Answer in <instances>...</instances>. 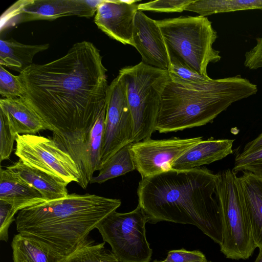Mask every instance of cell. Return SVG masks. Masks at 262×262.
Wrapping results in <instances>:
<instances>
[{"mask_svg": "<svg viewBox=\"0 0 262 262\" xmlns=\"http://www.w3.org/2000/svg\"><path fill=\"white\" fill-rule=\"evenodd\" d=\"M106 71L99 50L82 41L61 57L33 63L18 75L24 89L20 98L52 132L53 141L71 156L80 174L92 130L106 106Z\"/></svg>", "mask_w": 262, "mask_h": 262, "instance_id": "cell-1", "label": "cell"}, {"mask_svg": "<svg viewBox=\"0 0 262 262\" xmlns=\"http://www.w3.org/2000/svg\"><path fill=\"white\" fill-rule=\"evenodd\" d=\"M217 174L206 167L168 170L141 178L139 205L148 222L166 221L196 226L219 245L222 222L215 195Z\"/></svg>", "mask_w": 262, "mask_h": 262, "instance_id": "cell-2", "label": "cell"}, {"mask_svg": "<svg viewBox=\"0 0 262 262\" xmlns=\"http://www.w3.org/2000/svg\"><path fill=\"white\" fill-rule=\"evenodd\" d=\"M121 204L119 199L94 194H69L19 210L15 220L16 230L61 259L74 252Z\"/></svg>", "mask_w": 262, "mask_h": 262, "instance_id": "cell-3", "label": "cell"}, {"mask_svg": "<svg viewBox=\"0 0 262 262\" xmlns=\"http://www.w3.org/2000/svg\"><path fill=\"white\" fill-rule=\"evenodd\" d=\"M257 85L241 75L211 79L194 87L171 81L161 96L156 130H183L212 122L232 103L256 94Z\"/></svg>", "mask_w": 262, "mask_h": 262, "instance_id": "cell-4", "label": "cell"}, {"mask_svg": "<svg viewBox=\"0 0 262 262\" xmlns=\"http://www.w3.org/2000/svg\"><path fill=\"white\" fill-rule=\"evenodd\" d=\"M162 32L169 60L183 62L198 73L208 76L207 67L221 59L213 48L216 31L207 17L180 16L156 20Z\"/></svg>", "mask_w": 262, "mask_h": 262, "instance_id": "cell-5", "label": "cell"}, {"mask_svg": "<svg viewBox=\"0 0 262 262\" xmlns=\"http://www.w3.org/2000/svg\"><path fill=\"white\" fill-rule=\"evenodd\" d=\"M126 86L133 122V143L150 138L156 130L162 94L171 80L167 70L141 61L119 71Z\"/></svg>", "mask_w": 262, "mask_h": 262, "instance_id": "cell-6", "label": "cell"}, {"mask_svg": "<svg viewBox=\"0 0 262 262\" xmlns=\"http://www.w3.org/2000/svg\"><path fill=\"white\" fill-rule=\"evenodd\" d=\"M215 195L222 218L221 252L227 258H249L257 248L236 173L227 169L217 173Z\"/></svg>", "mask_w": 262, "mask_h": 262, "instance_id": "cell-7", "label": "cell"}, {"mask_svg": "<svg viewBox=\"0 0 262 262\" xmlns=\"http://www.w3.org/2000/svg\"><path fill=\"white\" fill-rule=\"evenodd\" d=\"M147 222L146 214L138 204L130 212L113 211L96 229L120 262H150L152 250L146 239Z\"/></svg>", "mask_w": 262, "mask_h": 262, "instance_id": "cell-8", "label": "cell"}, {"mask_svg": "<svg viewBox=\"0 0 262 262\" xmlns=\"http://www.w3.org/2000/svg\"><path fill=\"white\" fill-rule=\"evenodd\" d=\"M15 155L26 165L51 174L68 184H79L78 168L70 155L52 139L35 135L16 136Z\"/></svg>", "mask_w": 262, "mask_h": 262, "instance_id": "cell-9", "label": "cell"}, {"mask_svg": "<svg viewBox=\"0 0 262 262\" xmlns=\"http://www.w3.org/2000/svg\"><path fill=\"white\" fill-rule=\"evenodd\" d=\"M102 0H19L1 15V32L27 21L95 15Z\"/></svg>", "mask_w": 262, "mask_h": 262, "instance_id": "cell-10", "label": "cell"}, {"mask_svg": "<svg viewBox=\"0 0 262 262\" xmlns=\"http://www.w3.org/2000/svg\"><path fill=\"white\" fill-rule=\"evenodd\" d=\"M132 143L133 119L127 100L125 84L119 74L107 89L100 167L120 148Z\"/></svg>", "mask_w": 262, "mask_h": 262, "instance_id": "cell-11", "label": "cell"}, {"mask_svg": "<svg viewBox=\"0 0 262 262\" xmlns=\"http://www.w3.org/2000/svg\"><path fill=\"white\" fill-rule=\"evenodd\" d=\"M203 137L153 140L132 143L130 151L133 163L141 178L154 176L171 168L172 163Z\"/></svg>", "mask_w": 262, "mask_h": 262, "instance_id": "cell-12", "label": "cell"}, {"mask_svg": "<svg viewBox=\"0 0 262 262\" xmlns=\"http://www.w3.org/2000/svg\"><path fill=\"white\" fill-rule=\"evenodd\" d=\"M138 4L125 1L102 0L94 17L97 27L110 38L133 46L135 17Z\"/></svg>", "mask_w": 262, "mask_h": 262, "instance_id": "cell-13", "label": "cell"}, {"mask_svg": "<svg viewBox=\"0 0 262 262\" xmlns=\"http://www.w3.org/2000/svg\"><path fill=\"white\" fill-rule=\"evenodd\" d=\"M133 46L142 57L144 64L168 70L169 57L164 40L156 20L142 11L136 13L133 34Z\"/></svg>", "mask_w": 262, "mask_h": 262, "instance_id": "cell-14", "label": "cell"}, {"mask_svg": "<svg viewBox=\"0 0 262 262\" xmlns=\"http://www.w3.org/2000/svg\"><path fill=\"white\" fill-rule=\"evenodd\" d=\"M233 139L210 138L189 149L172 164L174 169H189L222 160L232 154Z\"/></svg>", "mask_w": 262, "mask_h": 262, "instance_id": "cell-15", "label": "cell"}, {"mask_svg": "<svg viewBox=\"0 0 262 262\" xmlns=\"http://www.w3.org/2000/svg\"><path fill=\"white\" fill-rule=\"evenodd\" d=\"M238 180L253 241L257 248L262 249V179L251 172L242 171Z\"/></svg>", "mask_w": 262, "mask_h": 262, "instance_id": "cell-16", "label": "cell"}, {"mask_svg": "<svg viewBox=\"0 0 262 262\" xmlns=\"http://www.w3.org/2000/svg\"><path fill=\"white\" fill-rule=\"evenodd\" d=\"M0 200L12 205L17 213L46 201L37 190L8 166L0 170Z\"/></svg>", "mask_w": 262, "mask_h": 262, "instance_id": "cell-17", "label": "cell"}, {"mask_svg": "<svg viewBox=\"0 0 262 262\" xmlns=\"http://www.w3.org/2000/svg\"><path fill=\"white\" fill-rule=\"evenodd\" d=\"M0 109L6 114L16 136L35 135L46 129L40 117L21 98H1Z\"/></svg>", "mask_w": 262, "mask_h": 262, "instance_id": "cell-18", "label": "cell"}, {"mask_svg": "<svg viewBox=\"0 0 262 262\" xmlns=\"http://www.w3.org/2000/svg\"><path fill=\"white\" fill-rule=\"evenodd\" d=\"M8 167L37 190L46 201L57 200L69 194L67 184L44 171L26 165L19 160Z\"/></svg>", "mask_w": 262, "mask_h": 262, "instance_id": "cell-19", "label": "cell"}, {"mask_svg": "<svg viewBox=\"0 0 262 262\" xmlns=\"http://www.w3.org/2000/svg\"><path fill=\"white\" fill-rule=\"evenodd\" d=\"M49 44L30 45L13 39L0 40V65L20 73L33 63L34 56L47 50Z\"/></svg>", "mask_w": 262, "mask_h": 262, "instance_id": "cell-20", "label": "cell"}, {"mask_svg": "<svg viewBox=\"0 0 262 262\" xmlns=\"http://www.w3.org/2000/svg\"><path fill=\"white\" fill-rule=\"evenodd\" d=\"M248 10H262V0H197L193 1L185 9L204 17Z\"/></svg>", "mask_w": 262, "mask_h": 262, "instance_id": "cell-21", "label": "cell"}, {"mask_svg": "<svg viewBox=\"0 0 262 262\" xmlns=\"http://www.w3.org/2000/svg\"><path fill=\"white\" fill-rule=\"evenodd\" d=\"M131 145H126L111 157L101 166L98 174L93 177L90 184H101L135 170L130 151Z\"/></svg>", "mask_w": 262, "mask_h": 262, "instance_id": "cell-22", "label": "cell"}, {"mask_svg": "<svg viewBox=\"0 0 262 262\" xmlns=\"http://www.w3.org/2000/svg\"><path fill=\"white\" fill-rule=\"evenodd\" d=\"M11 247L13 262H58L61 260L19 233L14 236Z\"/></svg>", "mask_w": 262, "mask_h": 262, "instance_id": "cell-23", "label": "cell"}, {"mask_svg": "<svg viewBox=\"0 0 262 262\" xmlns=\"http://www.w3.org/2000/svg\"><path fill=\"white\" fill-rule=\"evenodd\" d=\"M104 245V242L95 243L88 238L74 252L58 262H120Z\"/></svg>", "mask_w": 262, "mask_h": 262, "instance_id": "cell-24", "label": "cell"}, {"mask_svg": "<svg viewBox=\"0 0 262 262\" xmlns=\"http://www.w3.org/2000/svg\"><path fill=\"white\" fill-rule=\"evenodd\" d=\"M171 81L186 87L198 86L209 82L211 78L202 75L180 61L169 59L168 69Z\"/></svg>", "mask_w": 262, "mask_h": 262, "instance_id": "cell-25", "label": "cell"}, {"mask_svg": "<svg viewBox=\"0 0 262 262\" xmlns=\"http://www.w3.org/2000/svg\"><path fill=\"white\" fill-rule=\"evenodd\" d=\"M24 94L23 85L19 76H15L0 65V94L4 98L21 97Z\"/></svg>", "mask_w": 262, "mask_h": 262, "instance_id": "cell-26", "label": "cell"}, {"mask_svg": "<svg viewBox=\"0 0 262 262\" xmlns=\"http://www.w3.org/2000/svg\"><path fill=\"white\" fill-rule=\"evenodd\" d=\"M15 135L6 114L0 109V161L8 159L12 152Z\"/></svg>", "mask_w": 262, "mask_h": 262, "instance_id": "cell-27", "label": "cell"}, {"mask_svg": "<svg viewBox=\"0 0 262 262\" xmlns=\"http://www.w3.org/2000/svg\"><path fill=\"white\" fill-rule=\"evenodd\" d=\"M192 0H159L138 4V10L159 12H182Z\"/></svg>", "mask_w": 262, "mask_h": 262, "instance_id": "cell-28", "label": "cell"}, {"mask_svg": "<svg viewBox=\"0 0 262 262\" xmlns=\"http://www.w3.org/2000/svg\"><path fill=\"white\" fill-rule=\"evenodd\" d=\"M205 255L199 250L184 249L169 251L166 258L161 262H207Z\"/></svg>", "mask_w": 262, "mask_h": 262, "instance_id": "cell-29", "label": "cell"}, {"mask_svg": "<svg viewBox=\"0 0 262 262\" xmlns=\"http://www.w3.org/2000/svg\"><path fill=\"white\" fill-rule=\"evenodd\" d=\"M12 205L0 200V239L7 242L9 238V228L12 222L15 221L16 214Z\"/></svg>", "mask_w": 262, "mask_h": 262, "instance_id": "cell-30", "label": "cell"}, {"mask_svg": "<svg viewBox=\"0 0 262 262\" xmlns=\"http://www.w3.org/2000/svg\"><path fill=\"white\" fill-rule=\"evenodd\" d=\"M255 46L245 54L244 64L250 70L262 68V37L255 38Z\"/></svg>", "mask_w": 262, "mask_h": 262, "instance_id": "cell-31", "label": "cell"}, {"mask_svg": "<svg viewBox=\"0 0 262 262\" xmlns=\"http://www.w3.org/2000/svg\"><path fill=\"white\" fill-rule=\"evenodd\" d=\"M262 160V147L250 153L239 154L235 158L233 170L245 164Z\"/></svg>", "mask_w": 262, "mask_h": 262, "instance_id": "cell-32", "label": "cell"}, {"mask_svg": "<svg viewBox=\"0 0 262 262\" xmlns=\"http://www.w3.org/2000/svg\"><path fill=\"white\" fill-rule=\"evenodd\" d=\"M248 171L262 179V160L255 161L241 166L235 169L234 172Z\"/></svg>", "mask_w": 262, "mask_h": 262, "instance_id": "cell-33", "label": "cell"}, {"mask_svg": "<svg viewBox=\"0 0 262 262\" xmlns=\"http://www.w3.org/2000/svg\"><path fill=\"white\" fill-rule=\"evenodd\" d=\"M262 147V133L254 140L246 144L242 154H246L253 151Z\"/></svg>", "mask_w": 262, "mask_h": 262, "instance_id": "cell-34", "label": "cell"}, {"mask_svg": "<svg viewBox=\"0 0 262 262\" xmlns=\"http://www.w3.org/2000/svg\"><path fill=\"white\" fill-rule=\"evenodd\" d=\"M255 262H262V249H259V254Z\"/></svg>", "mask_w": 262, "mask_h": 262, "instance_id": "cell-35", "label": "cell"}, {"mask_svg": "<svg viewBox=\"0 0 262 262\" xmlns=\"http://www.w3.org/2000/svg\"><path fill=\"white\" fill-rule=\"evenodd\" d=\"M153 262H161V261L155 260V261H153ZM207 262H211V261H207Z\"/></svg>", "mask_w": 262, "mask_h": 262, "instance_id": "cell-36", "label": "cell"}]
</instances>
